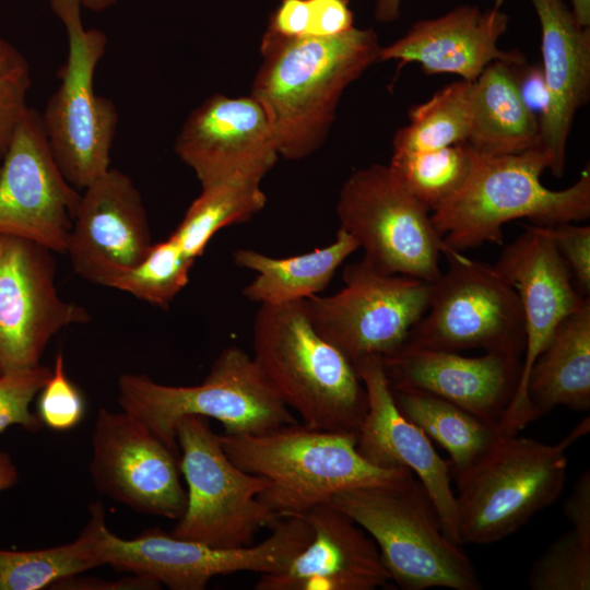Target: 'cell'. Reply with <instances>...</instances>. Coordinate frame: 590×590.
Listing matches in <instances>:
<instances>
[{"label": "cell", "instance_id": "46", "mask_svg": "<svg viewBox=\"0 0 590 590\" xmlns=\"http://www.w3.org/2000/svg\"><path fill=\"white\" fill-rule=\"evenodd\" d=\"M573 14L580 25L589 27L590 25V0H571Z\"/></svg>", "mask_w": 590, "mask_h": 590}, {"label": "cell", "instance_id": "36", "mask_svg": "<svg viewBox=\"0 0 590 590\" xmlns=\"http://www.w3.org/2000/svg\"><path fill=\"white\" fill-rule=\"evenodd\" d=\"M52 368L44 365L0 375V433L17 425L38 432L44 425L30 405L50 377Z\"/></svg>", "mask_w": 590, "mask_h": 590}, {"label": "cell", "instance_id": "44", "mask_svg": "<svg viewBox=\"0 0 590 590\" xmlns=\"http://www.w3.org/2000/svg\"><path fill=\"white\" fill-rule=\"evenodd\" d=\"M504 0H495V5L499 8ZM402 0H375L374 16L380 23L394 22L400 16Z\"/></svg>", "mask_w": 590, "mask_h": 590}, {"label": "cell", "instance_id": "14", "mask_svg": "<svg viewBox=\"0 0 590 590\" xmlns=\"http://www.w3.org/2000/svg\"><path fill=\"white\" fill-rule=\"evenodd\" d=\"M516 288L523 314L524 351L516 392L498 426L514 436L540 417L528 396L531 368L563 318L590 302L576 288L547 226L532 225L502 251L494 264Z\"/></svg>", "mask_w": 590, "mask_h": 590}, {"label": "cell", "instance_id": "2", "mask_svg": "<svg viewBox=\"0 0 590 590\" xmlns=\"http://www.w3.org/2000/svg\"><path fill=\"white\" fill-rule=\"evenodd\" d=\"M302 302L260 305L251 357L304 425L358 435L368 411L364 384L353 363L315 330Z\"/></svg>", "mask_w": 590, "mask_h": 590}, {"label": "cell", "instance_id": "4", "mask_svg": "<svg viewBox=\"0 0 590 590\" xmlns=\"http://www.w3.org/2000/svg\"><path fill=\"white\" fill-rule=\"evenodd\" d=\"M550 158L540 146L502 156L476 153L464 186L432 212L430 220L452 249L484 244L503 245V226L517 219L553 226L586 221L590 216V168L563 190L542 185Z\"/></svg>", "mask_w": 590, "mask_h": 590}, {"label": "cell", "instance_id": "19", "mask_svg": "<svg viewBox=\"0 0 590 590\" xmlns=\"http://www.w3.org/2000/svg\"><path fill=\"white\" fill-rule=\"evenodd\" d=\"M175 152L201 187L237 174L263 178L279 157L267 114L251 95L206 98L185 120Z\"/></svg>", "mask_w": 590, "mask_h": 590}, {"label": "cell", "instance_id": "25", "mask_svg": "<svg viewBox=\"0 0 590 590\" xmlns=\"http://www.w3.org/2000/svg\"><path fill=\"white\" fill-rule=\"evenodd\" d=\"M529 399L541 416L555 406L590 409V302L560 320L535 359Z\"/></svg>", "mask_w": 590, "mask_h": 590}, {"label": "cell", "instance_id": "41", "mask_svg": "<svg viewBox=\"0 0 590 590\" xmlns=\"http://www.w3.org/2000/svg\"><path fill=\"white\" fill-rule=\"evenodd\" d=\"M309 7L307 0H281L272 13L267 31L284 37L307 36Z\"/></svg>", "mask_w": 590, "mask_h": 590}, {"label": "cell", "instance_id": "12", "mask_svg": "<svg viewBox=\"0 0 590 590\" xmlns=\"http://www.w3.org/2000/svg\"><path fill=\"white\" fill-rule=\"evenodd\" d=\"M343 282L339 292L302 303L315 330L352 363L397 352L428 308L429 282L381 272L363 259L344 269Z\"/></svg>", "mask_w": 590, "mask_h": 590}, {"label": "cell", "instance_id": "29", "mask_svg": "<svg viewBox=\"0 0 590 590\" xmlns=\"http://www.w3.org/2000/svg\"><path fill=\"white\" fill-rule=\"evenodd\" d=\"M90 519L72 542L39 550H0V590H42L98 566L106 565L105 510L90 506Z\"/></svg>", "mask_w": 590, "mask_h": 590}, {"label": "cell", "instance_id": "37", "mask_svg": "<svg viewBox=\"0 0 590 590\" xmlns=\"http://www.w3.org/2000/svg\"><path fill=\"white\" fill-rule=\"evenodd\" d=\"M85 400L69 379L62 353L54 361L50 377L38 392L37 416L43 425L57 432L76 427L85 415Z\"/></svg>", "mask_w": 590, "mask_h": 590}, {"label": "cell", "instance_id": "10", "mask_svg": "<svg viewBox=\"0 0 590 590\" xmlns=\"http://www.w3.org/2000/svg\"><path fill=\"white\" fill-rule=\"evenodd\" d=\"M340 227L364 250L363 260L388 274L434 282L440 256L455 251L434 227L429 210L396 178L388 165L355 170L335 205Z\"/></svg>", "mask_w": 590, "mask_h": 590}, {"label": "cell", "instance_id": "5", "mask_svg": "<svg viewBox=\"0 0 590 590\" xmlns=\"http://www.w3.org/2000/svg\"><path fill=\"white\" fill-rule=\"evenodd\" d=\"M328 504L371 536L399 588H483L471 558L445 534L429 494L414 474L392 484L342 491Z\"/></svg>", "mask_w": 590, "mask_h": 590}, {"label": "cell", "instance_id": "28", "mask_svg": "<svg viewBox=\"0 0 590 590\" xmlns=\"http://www.w3.org/2000/svg\"><path fill=\"white\" fill-rule=\"evenodd\" d=\"M390 388L401 414L447 450L451 477L481 462L505 437L497 422L438 396L409 387Z\"/></svg>", "mask_w": 590, "mask_h": 590}, {"label": "cell", "instance_id": "18", "mask_svg": "<svg viewBox=\"0 0 590 590\" xmlns=\"http://www.w3.org/2000/svg\"><path fill=\"white\" fill-rule=\"evenodd\" d=\"M152 244L142 197L127 174L109 168L84 188L66 250L76 274L113 287Z\"/></svg>", "mask_w": 590, "mask_h": 590}, {"label": "cell", "instance_id": "38", "mask_svg": "<svg viewBox=\"0 0 590 590\" xmlns=\"http://www.w3.org/2000/svg\"><path fill=\"white\" fill-rule=\"evenodd\" d=\"M554 245L566 263L577 291L590 294V226L562 223L547 226Z\"/></svg>", "mask_w": 590, "mask_h": 590}, {"label": "cell", "instance_id": "43", "mask_svg": "<svg viewBox=\"0 0 590 590\" xmlns=\"http://www.w3.org/2000/svg\"><path fill=\"white\" fill-rule=\"evenodd\" d=\"M161 585L149 577L134 575L120 580L108 581L97 578L74 576L55 583L50 589L108 590V589H160Z\"/></svg>", "mask_w": 590, "mask_h": 590}, {"label": "cell", "instance_id": "34", "mask_svg": "<svg viewBox=\"0 0 590 590\" xmlns=\"http://www.w3.org/2000/svg\"><path fill=\"white\" fill-rule=\"evenodd\" d=\"M532 590H589L590 540L573 528L558 536L533 563Z\"/></svg>", "mask_w": 590, "mask_h": 590}, {"label": "cell", "instance_id": "1", "mask_svg": "<svg viewBox=\"0 0 590 590\" xmlns=\"http://www.w3.org/2000/svg\"><path fill=\"white\" fill-rule=\"evenodd\" d=\"M371 28L330 37H262L261 66L250 95L264 109L279 155L300 160L317 151L345 88L379 61Z\"/></svg>", "mask_w": 590, "mask_h": 590}, {"label": "cell", "instance_id": "42", "mask_svg": "<svg viewBox=\"0 0 590 590\" xmlns=\"http://www.w3.org/2000/svg\"><path fill=\"white\" fill-rule=\"evenodd\" d=\"M568 520L581 536L590 540V471L585 470L564 502Z\"/></svg>", "mask_w": 590, "mask_h": 590}, {"label": "cell", "instance_id": "9", "mask_svg": "<svg viewBox=\"0 0 590 590\" xmlns=\"http://www.w3.org/2000/svg\"><path fill=\"white\" fill-rule=\"evenodd\" d=\"M176 437L188 488L185 512L170 535L216 548H238L253 544L260 529H271L282 518L258 498L271 482L236 465L208 418H181Z\"/></svg>", "mask_w": 590, "mask_h": 590}, {"label": "cell", "instance_id": "45", "mask_svg": "<svg viewBox=\"0 0 590 590\" xmlns=\"http://www.w3.org/2000/svg\"><path fill=\"white\" fill-rule=\"evenodd\" d=\"M19 480L17 468L8 452L0 451V493L12 487Z\"/></svg>", "mask_w": 590, "mask_h": 590}, {"label": "cell", "instance_id": "11", "mask_svg": "<svg viewBox=\"0 0 590 590\" xmlns=\"http://www.w3.org/2000/svg\"><path fill=\"white\" fill-rule=\"evenodd\" d=\"M445 256L448 269L430 283L428 308L405 344L450 352L482 349L522 358L523 314L512 284L494 264L457 250Z\"/></svg>", "mask_w": 590, "mask_h": 590}, {"label": "cell", "instance_id": "24", "mask_svg": "<svg viewBox=\"0 0 590 590\" xmlns=\"http://www.w3.org/2000/svg\"><path fill=\"white\" fill-rule=\"evenodd\" d=\"M541 26L542 73L550 104L540 120V146L548 169L562 177L567 141L577 110L590 94V28L583 27L563 0H531Z\"/></svg>", "mask_w": 590, "mask_h": 590}, {"label": "cell", "instance_id": "40", "mask_svg": "<svg viewBox=\"0 0 590 590\" xmlns=\"http://www.w3.org/2000/svg\"><path fill=\"white\" fill-rule=\"evenodd\" d=\"M519 72H514L520 97L527 108L540 120L546 114L550 96L541 67L519 64Z\"/></svg>", "mask_w": 590, "mask_h": 590}, {"label": "cell", "instance_id": "6", "mask_svg": "<svg viewBox=\"0 0 590 590\" xmlns=\"http://www.w3.org/2000/svg\"><path fill=\"white\" fill-rule=\"evenodd\" d=\"M118 402L177 455L176 427L186 416L216 420L232 435L260 434L297 422L252 357L235 345L219 354L196 386H168L146 375L123 374L118 379Z\"/></svg>", "mask_w": 590, "mask_h": 590}, {"label": "cell", "instance_id": "47", "mask_svg": "<svg viewBox=\"0 0 590 590\" xmlns=\"http://www.w3.org/2000/svg\"><path fill=\"white\" fill-rule=\"evenodd\" d=\"M117 1L118 0H80L82 7L95 12L105 11L115 5Z\"/></svg>", "mask_w": 590, "mask_h": 590}, {"label": "cell", "instance_id": "22", "mask_svg": "<svg viewBox=\"0 0 590 590\" xmlns=\"http://www.w3.org/2000/svg\"><path fill=\"white\" fill-rule=\"evenodd\" d=\"M381 362L391 387L427 391L497 423L516 392L522 366L520 357L503 353L469 357L406 344Z\"/></svg>", "mask_w": 590, "mask_h": 590}, {"label": "cell", "instance_id": "26", "mask_svg": "<svg viewBox=\"0 0 590 590\" xmlns=\"http://www.w3.org/2000/svg\"><path fill=\"white\" fill-rule=\"evenodd\" d=\"M514 66L494 61L473 81L467 143L477 154L502 156L540 145V122L520 97Z\"/></svg>", "mask_w": 590, "mask_h": 590}, {"label": "cell", "instance_id": "20", "mask_svg": "<svg viewBox=\"0 0 590 590\" xmlns=\"http://www.w3.org/2000/svg\"><path fill=\"white\" fill-rule=\"evenodd\" d=\"M353 365L368 399L367 415L357 435L358 452L374 465L405 468L413 472L429 494L445 534L462 545L448 460L442 459L426 434L398 410L381 357L366 356Z\"/></svg>", "mask_w": 590, "mask_h": 590}, {"label": "cell", "instance_id": "32", "mask_svg": "<svg viewBox=\"0 0 590 590\" xmlns=\"http://www.w3.org/2000/svg\"><path fill=\"white\" fill-rule=\"evenodd\" d=\"M476 152L459 143L423 152H392L389 168L429 212L452 198L467 182Z\"/></svg>", "mask_w": 590, "mask_h": 590}, {"label": "cell", "instance_id": "15", "mask_svg": "<svg viewBox=\"0 0 590 590\" xmlns=\"http://www.w3.org/2000/svg\"><path fill=\"white\" fill-rule=\"evenodd\" d=\"M50 249L23 238L0 236V375L40 365L50 339L88 311L60 298Z\"/></svg>", "mask_w": 590, "mask_h": 590}, {"label": "cell", "instance_id": "7", "mask_svg": "<svg viewBox=\"0 0 590 590\" xmlns=\"http://www.w3.org/2000/svg\"><path fill=\"white\" fill-rule=\"evenodd\" d=\"M589 430L587 416L556 444L505 436L481 462L453 476L461 543L499 541L555 503L566 482V452Z\"/></svg>", "mask_w": 590, "mask_h": 590}, {"label": "cell", "instance_id": "23", "mask_svg": "<svg viewBox=\"0 0 590 590\" xmlns=\"http://www.w3.org/2000/svg\"><path fill=\"white\" fill-rule=\"evenodd\" d=\"M509 17L494 7L485 11L460 5L448 13L416 22L404 36L381 47L379 61L397 60L399 68L416 62L427 75L457 74L473 82L494 61L524 62L517 50L499 49Z\"/></svg>", "mask_w": 590, "mask_h": 590}, {"label": "cell", "instance_id": "35", "mask_svg": "<svg viewBox=\"0 0 590 590\" xmlns=\"http://www.w3.org/2000/svg\"><path fill=\"white\" fill-rule=\"evenodd\" d=\"M31 85L27 59L14 45L0 38V161L28 107L26 95Z\"/></svg>", "mask_w": 590, "mask_h": 590}, {"label": "cell", "instance_id": "27", "mask_svg": "<svg viewBox=\"0 0 590 590\" xmlns=\"http://www.w3.org/2000/svg\"><path fill=\"white\" fill-rule=\"evenodd\" d=\"M357 249L356 240L339 227L331 244L303 255L274 258L240 248L233 251V261L257 273L243 290L246 298L259 305H280L304 300L324 291L337 269Z\"/></svg>", "mask_w": 590, "mask_h": 590}, {"label": "cell", "instance_id": "33", "mask_svg": "<svg viewBox=\"0 0 590 590\" xmlns=\"http://www.w3.org/2000/svg\"><path fill=\"white\" fill-rule=\"evenodd\" d=\"M194 260L170 236L152 244L146 255L123 273L116 288L160 308H166L189 282Z\"/></svg>", "mask_w": 590, "mask_h": 590}, {"label": "cell", "instance_id": "39", "mask_svg": "<svg viewBox=\"0 0 590 590\" xmlns=\"http://www.w3.org/2000/svg\"><path fill=\"white\" fill-rule=\"evenodd\" d=\"M307 2L309 7L307 36H337L354 27L349 0H307Z\"/></svg>", "mask_w": 590, "mask_h": 590}, {"label": "cell", "instance_id": "16", "mask_svg": "<svg viewBox=\"0 0 590 590\" xmlns=\"http://www.w3.org/2000/svg\"><path fill=\"white\" fill-rule=\"evenodd\" d=\"M80 200L54 160L40 114L27 107L0 161V236L63 253Z\"/></svg>", "mask_w": 590, "mask_h": 590}, {"label": "cell", "instance_id": "8", "mask_svg": "<svg viewBox=\"0 0 590 590\" xmlns=\"http://www.w3.org/2000/svg\"><path fill=\"white\" fill-rule=\"evenodd\" d=\"M64 26L68 55L57 72L60 84L40 114L45 137L63 177L84 189L110 168L118 111L94 90V75L107 46L106 35L85 28L80 0H49Z\"/></svg>", "mask_w": 590, "mask_h": 590}, {"label": "cell", "instance_id": "17", "mask_svg": "<svg viewBox=\"0 0 590 590\" xmlns=\"http://www.w3.org/2000/svg\"><path fill=\"white\" fill-rule=\"evenodd\" d=\"M90 474L98 492L135 511L170 520L185 512L179 455L122 410H98Z\"/></svg>", "mask_w": 590, "mask_h": 590}, {"label": "cell", "instance_id": "13", "mask_svg": "<svg viewBox=\"0 0 590 590\" xmlns=\"http://www.w3.org/2000/svg\"><path fill=\"white\" fill-rule=\"evenodd\" d=\"M271 531L262 542L238 548L211 547L174 538L157 528L144 530L130 540L110 531L106 565L149 577L172 590H202L217 576L238 571L280 573L312 535L302 517H282Z\"/></svg>", "mask_w": 590, "mask_h": 590}, {"label": "cell", "instance_id": "21", "mask_svg": "<svg viewBox=\"0 0 590 590\" xmlns=\"http://www.w3.org/2000/svg\"><path fill=\"white\" fill-rule=\"evenodd\" d=\"M310 527L308 544L280 573L260 575L255 590H375L390 581L371 536L330 504L300 516Z\"/></svg>", "mask_w": 590, "mask_h": 590}, {"label": "cell", "instance_id": "30", "mask_svg": "<svg viewBox=\"0 0 590 590\" xmlns=\"http://www.w3.org/2000/svg\"><path fill=\"white\" fill-rule=\"evenodd\" d=\"M261 180L259 176L237 174L202 187L169 236L196 260L220 229L247 222L264 208L267 196L260 188Z\"/></svg>", "mask_w": 590, "mask_h": 590}, {"label": "cell", "instance_id": "3", "mask_svg": "<svg viewBox=\"0 0 590 590\" xmlns=\"http://www.w3.org/2000/svg\"><path fill=\"white\" fill-rule=\"evenodd\" d=\"M229 459L271 486L259 500L280 517H297L354 487L387 485L409 469L374 465L357 450V435L284 424L260 434L220 435Z\"/></svg>", "mask_w": 590, "mask_h": 590}, {"label": "cell", "instance_id": "31", "mask_svg": "<svg viewBox=\"0 0 590 590\" xmlns=\"http://www.w3.org/2000/svg\"><path fill=\"white\" fill-rule=\"evenodd\" d=\"M473 82L460 80L412 107L409 123L392 139V152H423L467 143L472 125Z\"/></svg>", "mask_w": 590, "mask_h": 590}]
</instances>
